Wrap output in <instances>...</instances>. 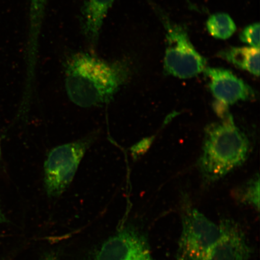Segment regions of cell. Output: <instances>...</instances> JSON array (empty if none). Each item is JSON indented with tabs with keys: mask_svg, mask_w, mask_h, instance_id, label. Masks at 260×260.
Wrapping results in <instances>:
<instances>
[{
	"mask_svg": "<svg viewBox=\"0 0 260 260\" xmlns=\"http://www.w3.org/2000/svg\"><path fill=\"white\" fill-rule=\"evenodd\" d=\"M132 74L128 59L107 61L82 52L73 54L65 64V88L75 105L100 106L111 102Z\"/></svg>",
	"mask_w": 260,
	"mask_h": 260,
	"instance_id": "cell-1",
	"label": "cell"
},
{
	"mask_svg": "<svg viewBox=\"0 0 260 260\" xmlns=\"http://www.w3.org/2000/svg\"><path fill=\"white\" fill-rule=\"evenodd\" d=\"M250 149L248 138L230 115L208 125L198 162L204 180L213 183L240 167L248 158Z\"/></svg>",
	"mask_w": 260,
	"mask_h": 260,
	"instance_id": "cell-2",
	"label": "cell"
},
{
	"mask_svg": "<svg viewBox=\"0 0 260 260\" xmlns=\"http://www.w3.org/2000/svg\"><path fill=\"white\" fill-rule=\"evenodd\" d=\"M152 5L166 31L165 73L179 79H188L204 72L207 60L194 47L186 29L171 21L157 5Z\"/></svg>",
	"mask_w": 260,
	"mask_h": 260,
	"instance_id": "cell-3",
	"label": "cell"
},
{
	"mask_svg": "<svg viewBox=\"0 0 260 260\" xmlns=\"http://www.w3.org/2000/svg\"><path fill=\"white\" fill-rule=\"evenodd\" d=\"M94 132L49 152L44 165V186L49 197H58L70 186L86 152L96 141Z\"/></svg>",
	"mask_w": 260,
	"mask_h": 260,
	"instance_id": "cell-4",
	"label": "cell"
},
{
	"mask_svg": "<svg viewBox=\"0 0 260 260\" xmlns=\"http://www.w3.org/2000/svg\"><path fill=\"white\" fill-rule=\"evenodd\" d=\"M182 233L175 260H202L220 236L219 225L186 203L182 208Z\"/></svg>",
	"mask_w": 260,
	"mask_h": 260,
	"instance_id": "cell-5",
	"label": "cell"
},
{
	"mask_svg": "<svg viewBox=\"0 0 260 260\" xmlns=\"http://www.w3.org/2000/svg\"><path fill=\"white\" fill-rule=\"evenodd\" d=\"M93 260H154L146 237L135 227H122L97 250Z\"/></svg>",
	"mask_w": 260,
	"mask_h": 260,
	"instance_id": "cell-6",
	"label": "cell"
},
{
	"mask_svg": "<svg viewBox=\"0 0 260 260\" xmlns=\"http://www.w3.org/2000/svg\"><path fill=\"white\" fill-rule=\"evenodd\" d=\"M220 236L202 260H248L252 249L238 223L224 219L219 223Z\"/></svg>",
	"mask_w": 260,
	"mask_h": 260,
	"instance_id": "cell-7",
	"label": "cell"
},
{
	"mask_svg": "<svg viewBox=\"0 0 260 260\" xmlns=\"http://www.w3.org/2000/svg\"><path fill=\"white\" fill-rule=\"evenodd\" d=\"M204 73L216 100L224 106L233 105L255 98L254 90L232 71L221 68L207 67Z\"/></svg>",
	"mask_w": 260,
	"mask_h": 260,
	"instance_id": "cell-8",
	"label": "cell"
},
{
	"mask_svg": "<svg viewBox=\"0 0 260 260\" xmlns=\"http://www.w3.org/2000/svg\"><path fill=\"white\" fill-rule=\"evenodd\" d=\"M115 0H87L82 12L83 32L92 48L99 42L104 21Z\"/></svg>",
	"mask_w": 260,
	"mask_h": 260,
	"instance_id": "cell-9",
	"label": "cell"
},
{
	"mask_svg": "<svg viewBox=\"0 0 260 260\" xmlns=\"http://www.w3.org/2000/svg\"><path fill=\"white\" fill-rule=\"evenodd\" d=\"M259 48L230 47L219 52L218 56L237 68L259 77Z\"/></svg>",
	"mask_w": 260,
	"mask_h": 260,
	"instance_id": "cell-10",
	"label": "cell"
},
{
	"mask_svg": "<svg viewBox=\"0 0 260 260\" xmlns=\"http://www.w3.org/2000/svg\"><path fill=\"white\" fill-rule=\"evenodd\" d=\"M207 29L211 36L217 40H226L236 31L235 21L225 13L211 15L207 21Z\"/></svg>",
	"mask_w": 260,
	"mask_h": 260,
	"instance_id": "cell-11",
	"label": "cell"
},
{
	"mask_svg": "<svg viewBox=\"0 0 260 260\" xmlns=\"http://www.w3.org/2000/svg\"><path fill=\"white\" fill-rule=\"evenodd\" d=\"M236 198L240 203L259 210V178L258 175L237 191Z\"/></svg>",
	"mask_w": 260,
	"mask_h": 260,
	"instance_id": "cell-12",
	"label": "cell"
},
{
	"mask_svg": "<svg viewBox=\"0 0 260 260\" xmlns=\"http://www.w3.org/2000/svg\"><path fill=\"white\" fill-rule=\"evenodd\" d=\"M259 24L258 22L247 26L240 34V40L249 47L259 48Z\"/></svg>",
	"mask_w": 260,
	"mask_h": 260,
	"instance_id": "cell-13",
	"label": "cell"
},
{
	"mask_svg": "<svg viewBox=\"0 0 260 260\" xmlns=\"http://www.w3.org/2000/svg\"><path fill=\"white\" fill-rule=\"evenodd\" d=\"M151 140L146 139L139 142L138 144L133 146L131 149V151L133 157L137 158L140 155L144 153L146 150H147L150 144Z\"/></svg>",
	"mask_w": 260,
	"mask_h": 260,
	"instance_id": "cell-14",
	"label": "cell"
},
{
	"mask_svg": "<svg viewBox=\"0 0 260 260\" xmlns=\"http://www.w3.org/2000/svg\"><path fill=\"white\" fill-rule=\"evenodd\" d=\"M8 222V219L6 218L5 214L3 213L1 204H0V224Z\"/></svg>",
	"mask_w": 260,
	"mask_h": 260,
	"instance_id": "cell-15",
	"label": "cell"
},
{
	"mask_svg": "<svg viewBox=\"0 0 260 260\" xmlns=\"http://www.w3.org/2000/svg\"><path fill=\"white\" fill-rule=\"evenodd\" d=\"M42 260H57V259L56 258V256H55L53 254H51V255H48L45 256V257Z\"/></svg>",
	"mask_w": 260,
	"mask_h": 260,
	"instance_id": "cell-16",
	"label": "cell"
},
{
	"mask_svg": "<svg viewBox=\"0 0 260 260\" xmlns=\"http://www.w3.org/2000/svg\"><path fill=\"white\" fill-rule=\"evenodd\" d=\"M2 157V148H1V144H0V158H1Z\"/></svg>",
	"mask_w": 260,
	"mask_h": 260,
	"instance_id": "cell-17",
	"label": "cell"
}]
</instances>
